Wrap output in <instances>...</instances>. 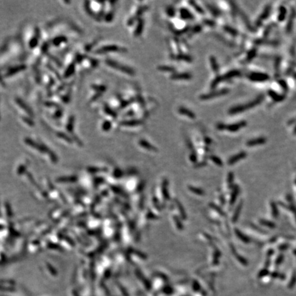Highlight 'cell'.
I'll return each instance as SVG.
<instances>
[{"label":"cell","mask_w":296,"mask_h":296,"mask_svg":"<svg viewBox=\"0 0 296 296\" xmlns=\"http://www.w3.org/2000/svg\"><path fill=\"white\" fill-rule=\"evenodd\" d=\"M114 18V13L112 12H109L107 15L105 16V20L107 22H110Z\"/></svg>","instance_id":"25"},{"label":"cell","mask_w":296,"mask_h":296,"mask_svg":"<svg viewBox=\"0 0 296 296\" xmlns=\"http://www.w3.org/2000/svg\"><path fill=\"white\" fill-rule=\"evenodd\" d=\"M167 13L169 15V16L173 17L175 15V14H176V11H175V9L174 8V7L170 6L167 8Z\"/></svg>","instance_id":"24"},{"label":"cell","mask_w":296,"mask_h":296,"mask_svg":"<svg viewBox=\"0 0 296 296\" xmlns=\"http://www.w3.org/2000/svg\"><path fill=\"white\" fill-rule=\"evenodd\" d=\"M189 3H190L192 5L193 7V8L195 9V10H196L197 12H198V13H200V14H203L204 13L203 10L202 9L201 7L199 6V5H197L196 3L195 2H190Z\"/></svg>","instance_id":"19"},{"label":"cell","mask_w":296,"mask_h":296,"mask_svg":"<svg viewBox=\"0 0 296 296\" xmlns=\"http://www.w3.org/2000/svg\"><path fill=\"white\" fill-rule=\"evenodd\" d=\"M106 63L110 67L115 69L117 70H119V71H120L123 72V73H124L125 74H128V75H130V76H133L135 73L134 70L131 69L130 67H128L127 66L123 65L122 64L119 63L117 62L114 61L112 60L107 59L106 60Z\"/></svg>","instance_id":"1"},{"label":"cell","mask_w":296,"mask_h":296,"mask_svg":"<svg viewBox=\"0 0 296 296\" xmlns=\"http://www.w3.org/2000/svg\"><path fill=\"white\" fill-rule=\"evenodd\" d=\"M147 7L146 6H143V7H141V8H139L138 9L137 12H136V15L134 16L135 17H139V16H141V15L143 14V13L145 12V11L146 10H147Z\"/></svg>","instance_id":"22"},{"label":"cell","mask_w":296,"mask_h":296,"mask_svg":"<svg viewBox=\"0 0 296 296\" xmlns=\"http://www.w3.org/2000/svg\"><path fill=\"white\" fill-rule=\"evenodd\" d=\"M271 208H272V214L274 217H278V210L276 208V206L273 204V202L271 203Z\"/></svg>","instance_id":"26"},{"label":"cell","mask_w":296,"mask_h":296,"mask_svg":"<svg viewBox=\"0 0 296 296\" xmlns=\"http://www.w3.org/2000/svg\"><path fill=\"white\" fill-rule=\"evenodd\" d=\"M158 69L161 71H166V72H174L176 71V69L174 67L167 65L159 66L158 67Z\"/></svg>","instance_id":"12"},{"label":"cell","mask_w":296,"mask_h":296,"mask_svg":"<svg viewBox=\"0 0 296 296\" xmlns=\"http://www.w3.org/2000/svg\"><path fill=\"white\" fill-rule=\"evenodd\" d=\"M210 63H211L212 68L215 71H217L218 70V66L217 64V61H216L215 58L214 57L210 58Z\"/></svg>","instance_id":"21"},{"label":"cell","mask_w":296,"mask_h":296,"mask_svg":"<svg viewBox=\"0 0 296 296\" xmlns=\"http://www.w3.org/2000/svg\"><path fill=\"white\" fill-rule=\"evenodd\" d=\"M143 123V121L140 119H130V120H125L123 121L121 123V124L124 126H129V127H132V126H136V125H141Z\"/></svg>","instance_id":"5"},{"label":"cell","mask_w":296,"mask_h":296,"mask_svg":"<svg viewBox=\"0 0 296 296\" xmlns=\"http://www.w3.org/2000/svg\"><path fill=\"white\" fill-rule=\"evenodd\" d=\"M227 92H228V91H226V90H221V91H215V92H213V93H209V94H207V95H202V96H200V100H210V99H211V98H213V97H217V96H220V95H225V94H226Z\"/></svg>","instance_id":"3"},{"label":"cell","mask_w":296,"mask_h":296,"mask_svg":"<svg viewBox=\"0 0 296 296\" xmlns=\"http://www.w3.org/2000/svg\"><path fill=\"white\" fill-rule=\"evenodd\" d=\"M191 75L188 73H174L171 76V78L172 80H188L191 79Z\"/></svg>","instance_id":"4"},{"label":"cell","mask_w":296,"mask_h":296,"mask_svg":"<svg viewBox=\"0 0 296 296\" xmlns=\"http://www.w3.org/2000/svg\"><path fill=\"white\" fill-rule=\"evenodd\" d=\"M241 207H242V204H239V205L237 206V209H236V210H235V215H234V216H233V221L234 222L237 221V219H238V217H239V213H240V211H241Z\"/></svg>","instance_id":"16"},{"label":"cell","mask_w":296,"mask_h":296,"mask_svg":"<svg viewBox=\"0 0 296 296\" xmlns=\"http://www.w3.org/2000/svg\"><path fill=\"white\" fill-rule=\"evenodd\" d=\"M282 260H283V256H282V255H280V256H278L277 261H276L277 264H280V263L282 261Z\"/></svg>","instance_id":"29"},{"label":"cell","mask_w":296,"mask_h":296,"mask_svg":"<svg viewBox=\"0 0 296 296\" xmlns=\"http://www.w3.org/2000/svg\"><path fill=\"white\" fill-rule=\"evenodd\" d=\"M180 17L183 19H193V15L188 9L182 8L180 10Z\"/></svg>","instance_id":"7"},{"label":"cell","mask_w":296,"mask_h":296,"mask_svg":"<svg viewBox=\"0 0 296 296\" xmlns=\"http://www.w3.org/2000/svg\"><path fill=\"white\" fill-rule=\"evenodd\" d=\"M178 112H179L180 114H183L184 116L187 117H188V118L190 119H195L196 117L194 112H193V111H191V110H189V109H188V108H184V107H180L179 109H178Z\"/></svg>","instance_id":"6"},{"label":"cell","mask_w":296,"mask_h":296,"mask_svg":"<svg viewBox=\"0 0 296 296\" xmlns=\"http://www.w3.org/2000/svg\"><path fill=\"white\" fill-rule=\"evenodd\" d=\"M176 58L178 60H184V61H186V62H191L192 60V58H191V56H189L188 55H184V54H179V55H178L177 56H176Z\"/></svg>","instance_id":"15"},{"label":"cell","mask_w":296,"mask_h":296,"mask_svg":"<svg viewBox=\"0 0 296 296\" xmlns=\"http://www.w3.org/2000/svg\"><path fill=\"white\" fill-rule=\"evenodd\" d=\"M238 193H239V189H238L237 187H236V188H235L234 191H233L232 195V199H231V204H233L234 202H235V200L237 199V195H238Z\"/></svg>","instance_id":"20"},{"label":"cell","mask_w":296,"mask_h":296,"mask_svg":"<svg viewBox=\"0 0 296 296\" xmlns=\"http://www.w3.org/2000/svg\"><path fill=\"white\" fill-rule=\"evenodd\" d=\"M104 111L106 112V113L109 114L110 116L112 117L113 118H116L117 117L116 112H114V110H112L108 105H105V106H104Z\"/></svg>","instance_id":"13"},{"label":"cell","mask_w":296,"mask_h":296,"mask_svg":"<svg viewBox=\"0 0 296 296\" xmlns=\"http://www.w3.org/2000/svg\"><path fill=\"white\" fill-rule=\"evenodd\" d=\"M93 87L95 90H96L100 93L104 92L106 90V87L105 86H103V85H94Z\"/></svg>","instance_id":"18"},{"label":"cell","mask_w":296,"mask_h":296,"mask_svg":"<svg viewBox=\"0 0 296 296\" xmlns=\"http://www.w3.org/2000/svg\"><path fill=\"white\" fill-rule=\"evenodd\" d=\"M266 140L264 138H259V139H253L248 142V146H254L257 145H260V144H263L265 143Z\"/></svg>","instance_id":"10"},{"label":"cell","mask_w":296,"mask_h":296,"mask_svg":"<svg viewBox=\"0 0 296 296\" xmlns=\"http://www.w3.org/2000/svg\"><path fill=\"white\" fill-rule=\"evenodd\" d=\"M233 181V174L232 173H230L228 176V182L230 184H232Z\"/></svg>","instance_id":"28"},{"label":"cell","mask_w":296,"mask_h":296,"mask_svg":"<svg viewBox=\"0 0 296 296\" xmlns=\"http://www.w3.org/2000/svg\"><path fill=\"white\" fill-rule=\"evenodd\" d=\"M287 246H288V245H282V246H281V247H282V248H279V249H280V250H286V249H287V248H288Z\"/></svg>","instance_id":"30"},{"label":"cell","mask_w":296,"mask_h":296,"mask_svg":"<svg viewBox=\"0 0 296 296\" xmlns=\"http://www.w3.org/2000/svg\"><path fill=\"white\" fill-rule=\"evenodd\" d=\"M111 122L109 121H105L102 124V130L104 131H108L111 128Z\"/></svg>","instance_id":"17"},{"label":"cell","mask_w":296,"mask_h":296,"mask_svg":"<svg viewBox=\"0 0 296 296\" xmlns=\"http://www.w3.org/2000/svg\"><path fill=\"white\" fill-rule=\"evenodd\" d=\"M144 28V20L142 19H139L138 21V24L136 26L135 30H134V35L136 36H140L142 34V32Z\"/></svg>","instance_id":"8"},{"label":"cell","mask_w":296,"mask_h":296,"mask_svg":"<svg viewBox=\"0 0 296 296\" xmlns=\"http://www.w3.org/2000/svg\"><path fill=\"white\" fill-rule=\"evenodd\" d=\"M114 51H126L125 48H122L115 45H110L102 47L97 49V53H106V52H114Z\"/></svg>","instance_id":"2"},{"label":"cell","mask_w":296,"mask_h":296,"mask_svg":"<svg viewBox=\"0 0 296 296\" xmlns=\"http://www.w3.org/2000/svg\"><path fill=\"white\" fill-rule=\"evenodd\" d=\"M245 156H246V154L245 152L239 153V154L235 155V156L232 157L231 158H230V160L228 161V164L230 165H233V164H235V163H237V162H238V161L241 160L243 158H245Z\"/></svg>","instance_id":"9"},{"label":"cell","mask_w":296,"mask_h":296,"mask_svg":"<svg viewBox=\"0 0 296 296\" xmlns=\"http://www.w3.org/2000/svg\"><path fill=\"white\" fill-rule=\"evenodd\" d=\"M139 144L140 145L142 146V147H145V149H147V150H149L151 151L156 150V149H155L156 147H154V146L152 145L150 143H149L148 142H147L146 141H145V140H141L139 141Z\"/></svg>","instance_id":"11"},{"label":"cell","mask_w":296,"mask_h":296,"mask_svg":"<svg viewBox=\"0 0 296 296\" xmlns=\"http://www.w3.org/2000/svg\"><path fill=\"white\" fill-rule=\"evenodd\" d=\"M260 221L262 224L265 225V226H266L269 227V228H275V224H273L272 222L267 221H265V220H260Z\"/></svg>","instance_id":"23"},{"label":"cell","mask_w":296,"mask_h":296,"mask_svg":"<svg viewBox=\"0 0 296 296\" xmlns=\"http://www.w3.org/2000/svg\"><path fill=\"white\" fill-rule=\"evenodd\" d=\"M210 158H211V160L213 161L214 163H215L217 165H219V166H221L222 165V162L221 161V160H220L219 158H217V157L211 156L210 157Z\"/></svg>","instance_id":"27"},{"label":"cell","mask_w":296,"mask_h":296,"mask_svg":"<svg viewBox=\"0 0 296 296\" xmlns=\"http://www.w3.org/2000/svg\"><path fill=\"white\" fill-rule=\"evenodd\" d=\"M236 233H237V235H238V237H239L240 239H241L243 242H245V243H250V239H249L248 237L245 236L243 234L240 232L238 230H236Z\"/></svg>","instance_id":"14"}]
</instances>
